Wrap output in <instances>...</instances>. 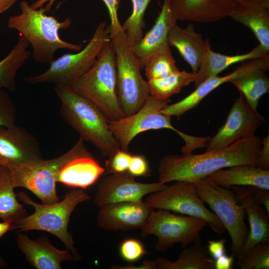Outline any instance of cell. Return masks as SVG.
<instances>
[{
	"label": "cell",
	"instance_id": "1",
	"mask_svg": "<svg viewBox=\"0 0 269 269\" xmlns=\"http://www.w3.org/2000/svg\"><path fill=\"white\" fill-rule=\"evenodd\" d=\"M262 147V140L255 135L202 154H167L159 161L158 180L164 183L177 181L195 183L221 169L239 164L256 165Z\"/></svg>",
	"mask_w": 269,
	"mask_h": 269
},
{
	"label": "cell",
	"instance_id": "2",
	"mask_svg": "<svg viewBox=\"0 0 269 269\" xmlns=\"http://www.w3.org/2000/svg\"><path fill=\"white\" fill-rule=\"evenodd\" d=\"M21 13L9 17L7 27L19 32L32 47L33 60L39 64H50L54 59L56 51L66 49L77 52L82 49V44H76L62 40L59 31L71 25L69 17L60 21L53 15H48L44 8H32L27 1L19 4Z\"/></svg>",
	"mask_w": 269,
	"mask_h": 269
},
{
	"label": "cell",
	"instance_id": "3",
	"mask_svg": "<svg viewBox=\"0 0 269 269\" xmlns=\"http://www.w3.org/2000/svg\"><path fill=\"white\" fill-rule=\"evenodd\" d=\"M54 89L60 101V115L80 138L92 143L107 158L121 149L108 119L96 105L69 86H55Z\"/></svg>",
	"mask_w": 269,
	"mask_h": 269
},
{
	"label": "cell",
	"instance_id": "4",
	"mask_svg": "<svg viewBox=\"0 0 269 269\" xmlns=\"http://www.w3.org/2000/svg\"><path fill=\"white\" fill-rule=\"evenodd\" d=\"M17 197L23 203L32 206L34 212L16 221L12 230L24 232L38 230L48 232L60 239L75 258L78 257L74 242L68 227L71 214L80 203L90 199L83 189L75 188L67 192L63 199L51 204H39L25 193L20 192Z\"/></svg>",
	"mask_w": 269,
	"mask_h": 269
},
{
	"label": "cell",
	"instance_id": "5",
	"mask_svg": "<svg viewBox=\"0 0 269 269\" xmlns=\"http://www.w3.org/2000/svg\"><path fill=\"white\" fill-rule=\"evenodd\" d=\"M69 87L96 105L109 121L125 117L118 97L116 61L112 41L92 67Z\"/></svg>",
	"mask_w": 269,
	"mask_h": 269
},
{
	"label": "cell",
	"instance_id": "6",
	"mask_svg": "<svg viewBox=\"0 0 269 269\" xmlns=\"http://www.w3.org/2000/svg\"><path fill=\"white\" fill-rule=\"evenodd\" d=\"M116 56L117 90L121 109L125 116L133 114L150 96L147 81L140 73L139 60L121 28L110 30Z\"/></svg>",
	"mask_w": 269,
	"mask_h": 269
},
{
	"label": "cell",
	"instance_id": "7",
	"mask_svg": "<svg viewBox=\"0 0 269 269\" xmlns=\"http://www.w3.org/2000/svg\"><path fill=\"white\" fill-rule=\"evenodd\" d=\"M111 41L110 25L101 21L86 46L75 53H67L54 59L46 71L23 78L30 84L49 83L69 86L86 74L94 65L107 44Z\"/></svg>",
	"mask_w": 269,
	"mask_h": 269
},
{
	"label": "cell",
	"instance_id": "8",
	"mask_svg": "<svg viewBox=\"0 0 269 269\" xmlns=\"http://www.w3.org/2000/svg\"><path fill=\"white\" fill-rule=\"evenodd\" d=\"M198 193L220 220L230 236L233 256L239 257L249 231L244 208L235 192L214 183L208 177L194 183Z\"/></svg>",
	"mask_w": 269,
	"mask_h": 269
},
{
	"label": "cell",
	"instance_id": "9",
	"mask_svg": "<svg viewBox=\"0 0 269 269\" xmlns=\"http://www.w3.org/2000/svg\"><path fill=\"white\" fill-rule=\"evenodd\" d=\"M84 141L80 138L65 153L51 159L42 158L23 164L7 166L14 188L32 192L44 204L58 202L56 177L63 167L77 153Z\"/></svg>",
	"mask_w": 269,
	"mask_h": 269
},
{
	"label": "cell",
	"instance_id": "10",
	"mask_svg": "<svg viewBox=\"0 0 269 269\" xmlns=\"http://www.w3.org/2000/svg\"><path fill=\"white\" fill-rule=\"evenodd\" d=\"M207 226V222L200 218L153 209L140 229V235L155 236V250L164 252L177 243L183 249L192 244L202 243L201 233Z\"/></svg>",
	"mask_w": 269,
	"mask_h": 269
},
{
	"label": "cell",
	"instance_id": "11",
	"mask_svg": "<svg viewBox=\"0 0 269 269\" xmlns=\"http://www.w3.org/2000/svg\"><path fill=\"white\" fill-rule=\"evenodd\" d=\"M144 201L153 209H165L204 220L208 226L219 235L225 231L216 215L205 206L193 183L175 181L147 195Z\"/></svg>",
	"mask_w": 269,
	"mask_h": 269
},
{
	"label": "cell",
	"instance_id": "12",
	"mask_svg": "<svg viewBox=\"0 0 269 269\" xmlns=\"http://www.w3.org/2000/svg\"><path fill=\"white\" fill-rule=\"evenodd\" d=\"M168 100L150 95L142 106L132 115L116 121H109V127L118 141L121 149L128 151L133 139L138 134L149 130L169 129L176 132L182 139L187 134L176 129L171 124V116L161 112Z\"/></svg>",
	"mask_w": 269,
	"mask_h": 269
},
{
	"label": "cell",
	"instance_id": "13",
	"mask_svg": "<svg viewBox=\"0 0 269 269\" xmlns=\"http://www.w3.org/2000/svg\"><path fill=\"white\" fill-rule=\"evenodd\" d=\"M240 94V97L235 100L225 123L207 141L206 151L222 148L239 139L254 136L257 129L265 123V118Z\"/></svg>",
	"mask_w": 269,
	"mask_h": 269
},
{
	"label": "cell",
	"instance_id": "14",
	"mask_svg": "<svg viewBox=\"0 0 269 269\" xmlns=\"http://www.w3.org/2000/svg\"><path fill=\"white\" fill-rule=\"evenodd\" d=\"M166 185L160 181L137 182L128 172L107 174L98 185L94 202L100 208L115 203L139 201L142 200L144 196L158 191Z\"/></svg>",
	"mask_w": 269,
	"mask_h": 269
},
{
	"label": "cell",
	"instance_id": "15",
	"mask_svg": "<svg viewBox=\"0 0 269 269\" xmlns=\"http://www.w3.org/2000/svg\"><path fill=\"white\" fill-rule=\"evenodd\" d=\"M41 158L35 137L16 125L0 127V166L23 164Z\"/></svg>",
	"mask_w": 269,
	"mask_h": 269
},
{
	"label": "cell",
	"instance_id": "16",
	"mask_svg": "<svg viewBox=\"0 0 269 269\" xmlns=\"http://www.w3.org/2000/svg\"><path fill=\"white\" fill-rule=\"evenodd\" d=\"M153 209L142 200L109 204L100 208L97 224L109 231L141 229Z\"/></svg>",
	"mask_w": 269,
	"mask_h": 269
},
{
	"label": "cell",
	"instance_id": "17",
	"mask_svg": "<svg viewBox=\"0 0 269 269\" xmlns=\"http://www.w3.org/2000/svg\"><path fill=\"white\" fill-rule=\"evenodd\" d=\"M259 69L266 71L269 69V54L261 58L246 61L229 74L224 76H216L206 80L186 97L178 102L168 105L161 112L179 118L186 112L196 107L206 96L221 85Z\"/></svg>",
	"mask_w": 269,
	"mask_h": 269
},
{
	"label": "cell",
	"instance_id": "18",
	"mask_svg": "<svg viewBox=\"0 0 269 269\" xmlns=\"http://www.w3.org/2000/svg\"><path fill=\"white\" fill-rule=\"evenodd\" d=\"M240 0H169L175 19L214 22L230 16Z\"/></svg>",
	"mask_w": 269,
	"mask_h": 269
},
{
	"label": "cell",
	"instance_id": "19",
	"mask_svg": "<svg viewBox=\"0 0 269 269\" xmlns=\"http://www.w3.org/2000/svg\"><path fill=\"white\" fill-rule=\"evenodd\" d=\"M230 188L243 206L250 228L239 258L255 245L269 243V216L258 200L254 187L234 186Z\"/></svg>",
	"mask_w": 269,
	"mask_h": 269
},
{
	"label": "cell",
	"instance_id": "20",
	"mask_svg": "<svg viewBox=\"0 0 269 269\" xmlns=\"http://www.w3.org/2000/svg\"><path fill=\"white\" fill-rule=\"evenodd\" d=\"M105 172V167L87 150L84 143L59 172L56 181L69 187L86 189Z\"/></svg>",
	"mask_w": 269,
	"mask_h": 269
},
{
	"label": "cell",
	"instance_id": "21",
	"mask_svg": "<svg viewBox=\"0 0 269 269\" xmlns=\"http://www.w3.org/2000/svg\"><path fill=\"white\" fill-rule=\"evenodd\" d=\"M16 241L17 247L24 255L25 260L37 269H61L62 262L74 260L69 250L56 248L46 237L33 240L27 235L19 233Z\"/></svg>",
	"mask_w": 269,
	"mask_h": 269
},
{
	"label": "cell",
	"instance_id": "22",
	"mask_svg": "<svg viewBox=\"0 0 269 269\" xmlns=\"http://www.w3.org/2000/svg\"><path fill=\"white\" fill-rule=\"evenodd\" d=\"M230 17L249 27L269 52V0H240Z\"/></svg>",
	"mask_w": 269,
	"mask_h": 269
},
{
	"label": "cell",
	"instance_id": "23",
	"mask_svg": "<svg viewBox=\"0 0 269 269\" xmlns=\"http://www.w3.org/2000/svg\"><path fill=\"white\" fill-rule=\"evenodd\" d=\"M218 185L251 186L269 190V169L245 164L218 170L207 176Z\"/></svg>",
	"mask_w": 269,
	"mask_h": 269
},
{
	"label": "cell",
	"instance_id": "24",
	"mask_svg": "<svg viewBox=\"0 0 269 269\" xmlns=\"http://www.w3.org/2000/svg\"><path fill=\"white\" fill-rule=\"evenodd\" d=\"M209 40H204L201 34L195 30L192 23L182 28L176 22L171 27L168 35L169 46L177 49L194 72L199 68Z\"/></svg>",
	"mask_w": 269,
	"mask_h": 269
},
{
	"label": "cell",
	"instance_id": "25",
	"mask_svg": "<svg viewBox=\"0 0 269 269\" xmlns=\"http://www.w3.org/2000/svg\"><path fill=\"white\" fill-rule=\"evenodd\" d=\"M176 21L173 15L169 0H163L160 12L152 28L132 47L139 59L141 68L151 54L168 43L169 30Z\"/></svg>",
	"mask_w": 269,
	"mask_h": 269
},
{
	"label": "cell",
	"instance_id": "26",
	"mask_svg": "<svg viewBox=\"0 0 269 269\" xmlns=\"http://www.w3.org/2000/svg\"><path fill=\"white\" fill-rule=\"evenodd\" d=\"M268 54H269V52H267L259 44L245 54L224 55L213 51L209 40L199 68L197 72V78L194 82L195 88L206 80L217 76L231 65L240 62L261 58Z\"/></svg>",
	"mask_w": 269,
	"mask_h": 269
},
{
	"label": "cell",
	"instance_id": "27",
	"mask_svg": "<svg viewBox=\"0 0 269 269\" xmlns=\"http://www.w3.org/2000/svg\"><path fill=\"white\" fill-rule=\"evenodd\" d=\"M159 269H215V260L202 243L184 248L175 261L164 257L155 260Z\"/></svg>",
	"mask_w": 269,
	"mask_h": 269
},
{
	"label": "cell",
	"instance_id": "28",
	"mask_svg": "<svg viewBox=\"0 0 269 269\" xmlns=\"http://www.w3.org/2000/svg\"><path fill=\"white\" fill-rule=\"evenodd\" d=\"M30 44L20 35L17 41L8 54L0 61V88L14 91L16 89V76L19 69L30 58L28 50Z\"/></svg>",
	"mask_w": 269,
	"mask_h": 269
},
{
	"label": "cell",
	"instance_id": "29",
	"mask_svg": "<svg viewBox=\"0 0 269 269\" xmlns=\"http://www.w3.org/2000/svg\"><path fill=\"white\" fill-rule=\"evenodd\" d=\"M14 188L8 169L0 166V219L11 224L28 215Z\"/></svg>",
	"mask_w": 269,
	"mask_h": 269
},
{
	"label": "cell",
	"instance_id": "30",
	"mask_svg": "<svg viewBox=\"0 0 269 269\" xmlns=\"http://www.w3.org/2000/svg\"><path fill=\"white\" fill-rule=\"evenodd\" d=\"M264 69H256L232 80L249 105L257 110L262 96L269 92V78Z\"/></svg>",
	"mask_w": 269,
	"mask_h": 269
},
{
	"label": "cell",
	"instance_id": "31",
	"mask_svg": "<svg viewBox=\"0 0 269 269\" xmlns=\"http://www.w3.org/2000/svg\"><path fill=\"white\" fill-rule=\"evenodd\" d=\"M197 76V72L178 70L166 77L147 81L150 95L168 100L171 96L179 93L182 88L194 82Z\"/></svg>",
	"mask_w": 269,
	"mask_h": 269
},
{
	"label": "cell",
	"instance_id": "32",
	"mask_svg": "<svg viewBox=\"0 0 269 269\" xmlns=\"http://www.w3.org/2000/svg\"><path fill=\"white\" fill-rule=\"evenodd\" d=\"M143 67L148 81L164 78L179 70L168 43L151 54L144 62Z\"/></svg>",
	"mask_w": 269,
	"mask_h": 269
},
{
	"label": "cell",
	"instance_id": "33",
	"mask_svg": "<svg viewBox=\"0 0 269 269\" xmlns=\"http://www.w3.org/2000/svg\"><path fill=\"white\" fill-rule=\"evenodd\" d=\"M151 0H132V14L122 25L128 42L132 47L139 42L143 37V29L144 27V15Z\"/></svg>",
	"mask_w": 269,
	"mask_h": 269
},
{
	"label": "cell",
	"instance_id": "34",
	"mask_svg": "<svg viewBox=\"0 0 269 269\" xmlns=\"http://www.w3.org/2000/svg\"><path fill=\"white\" fill-rule=\"evenodd\" d=\"M237 265L241 269H269V243L252 247L238 258Z\"/></svg>",
	"mask_w": 269,
	"mask_h": 269
},
{
	"label": "cell",
	"instance_id": "35",
	"mask_svg": "<svg viewBox=\"0 0 269 269\" xmlns=\"http://www.w3.org/2000/svg\"><path fill=\"white\" fill-rule=\"evenodd\" d=\"M17 109L14 102L6 90L0 88V127L15 125Z\"/></svg>",
	"mask_w": 269,
	"mask_h": 269
},
{
	"label": "cell",
	"instance_id": "36",
	"mask_svg": "<svg viewBox=\"0 0 269 269\" xmlns=\"http://www.w3.org/2000/svg\"><path fill=\"white\" fill-rule=\"evenodd\" d=\"M147 254L143 244L135 238H127L120 244L119 254L128 263L136 262Z\"/></svg>",
	"mask_w": 269,
	"mask_h": 269
},
{
	"label": "cell",
	"instance_id": "37",
	"mask_svg": "<svg viewBox=\"0 0 269 269\" xmlns=\"http://www.w3.org/2000/svg\"><path fill=\"white\" fill-rule=\"evenodd\" d=\"M133 154L128 151L120 149L106 160V175L128 172Z\"/></svg>",
	"mask_w": 269,
	"mask_h": 269
},
{
	"label": "cell",
	"instance_id": "38",
	"mask_svg": "<svg viewBox=\"0 0 269 269\" xmlns=\"http://www.w3.org/2000/svg\"><path fill=\"white\" fill-rule=\"evenodd\" d=\"M128 172L134 177H148L151 170L145 157L142 154L133 155Z\"/></svg>",
	"mask_w": 269,
	"mask_h": 269
},
{
	"label": "cell",
	"instance_id": "39",
	"mask_svg": "<svg viewBox=\"0 0 269 269\" xmlns=\"http://www.w3.org/2000/svg\"><path fill=\"white\" fill-rule=\"evenodd\" d=\"M108 8L111 20L110 30H117L122 28L119 21L118 10L121 0H102Z\"/></svg>",
	"mask_w": 269,
	"mask_h": 269
},
{
	"label": "cell",
	"instance_id": "40",
	"mask_svg": "<svg viewBox=\"0 0 269 269\" xmlns=\"http://www.w3.org/2000/svg\"><path fill=\"white\" fill-rule=\"evenodd\" d=\"M265 170L269 169V136L268 135L262 141V147L256 165Z\"/></svg>",
	"mask_w": 269,
	"mask_h": 269
},
{
	"label": "cell",
	"instance_id": "41",
	"mask_svg": "<svg viewBox=\"0 0 269 269\" xmlns=\"http://www.w3.org/2000/svg\"><path fill=\"white\" fill-rule=\"evenodd\" d=\"M226 242V241L224 239L219 240L209 241L208 242L207 249L214 260L226 254L225 249Z\"/></svg>",
	"mask_w": 269,
	"mask_h": 269
},
{
	"label": "cell",
	"instance_id": "42",
	"mask_svg": "<svg viewBox=\"0 0 269 269\" xmlns=\"http://www.w3.org/2000/svg\"><path fill=\"white\" fill-rule=\"evenodd\" d=\"M110 268L113 269H156L157 266L155 260H144L139 266L129 264L122 266L114 265Z\"/></svg>",
	"mask_w": 269,
	"mask_h": 269
},
{
	"label": "cell",
	"instance_id": "43",
	"mask_svg": "<svg viewBox=\"0 0 269 269\" xmlns=\"http://www.w3.org/2000/svg\"><path fill=\"white\" fill-rule=\"evenodd\" d=\"M255 194L259 202L265 209L268 215H269V192L268 190L254 187Z\"/></svg>",
	"mask_w": 269,
	"mask_h": 269
},
{
	"label": "cell",
	"instance_id": "44",
	"mask_svg": "<svg viewBox=\"0 0 269 269\" xmlns=\"http://www.w3.org/2000/svg\"><path fill=\"white\" fill-rule=\"evenodd\" d=\"M233 262V256H229L225 254L215 260V269H231Z\"/></svg>",
	"mask_w": 269,
	"mask_h": 269
},
{
	"label": "cell",
	"instance_id": "45",
	"mask_svg": "<svg viewBox=\"0 0 269 269\" xmlns=\"http://www.w3.org/2000/svg\"><path fill=\"white\" fill-rule=\"evenodd\" d=\"M55 0H37L33 2L30 5L35 9L42 7V6L46 3L45 7L44 8L46 12H48L50 11L51 8L54 3Z\"/></svg>",
	"mask_w": 269,
	"mask_h": 269
},
{
	"label": "cell",
	"instance_id": "46",
	"mask_svg": "<svg viewBox=\"0 0 269 269\" xmlns=\"http://www.w3.org/2000/svg\"><path fill=\"white\" fill-rule=\"evenodd\" d=\"M17 0H0V14L10 8Z\"/></svg>",
	"mask_w": 269,
	"mask_h": 269
},
{
	"label": "cell",
	"instance_id": "47",
	"mask_svg": "<svg viewBox=\"0 0 269 269\" xmlns=\"http://www.w3.org/2000/svg\"><path fill=\"white\" fill-rule=\"evenodd\" d=\"M10 230H12V224L4 221L0 222V238Z\"/></svg>",
	"mask_w": 269,
	"mask_h": 269
},
{
	"label": "cell",
	"instance_id": "48",
	"mask_svg": "<svg viewBox=\"0 0 269 269\" xmlns=\"http://www.w3.org/2000/svg\"><path fill=\"white\" fill-rule=\"evenodd\" d=\"M6 264L4 261L3 259L0 256V268L6 267Z\"/></svg>",
	"mask_w": 269,
	"mask_h": 269
}]
</instances>
